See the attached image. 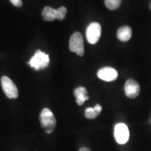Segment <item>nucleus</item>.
Instances as JSON below:
<instances>
[{"label":"nucleus","mask_w":151,"mask_h":151,"mask_svg":"<svg viewBox=\"0 0 151 151\" xmlns=\"http://www.w3.org/2000/svg\"><path fill=\"white\" fill-rule=\"evenodd\" d=\"M49 63H50V58L48 55L43 52L40 50L36 51L34 56H32V58L28 62L30 67L34 68L37 71L46 68Z\"/></svg>","instance_id":"obj_3"},{"label":"nucleus","mask_w":151,"mask_h":151,"mask_svg":"<svg viewBox=\"0 0 151 151\" xmlns=\"http://www.w3.org/2000/svg\"><path fill=\"white\" fill-rule=\"evenodd\" d=\"M105 6L109 10L114 11L118 9L121 4V0H105Z\"/></svg>","instance_id":"obj_12"},{"label":"nucleus","mask_w":151,"mask_h":151,"mask_svg":"<svg viewBox=\"0 0 151 151\" xmlns=\"http://www.w3.org/2000/svg\"><path fill=\"white\" fill-rule=\"evenodd\" d=\"M101 35V27L98 22H92L86 30L87 40L90 44H95Z\"/></svg>","instance_id":"obj_6"},{"label":"nucleus","mask_w":151,"mask_h":151,"mask_svg":"<svg viewBox=\"0 0 151 151\" xmlns=\"http://www.w3.org/2000/svg\"><path fill=\"white\" fill-rule=\"evenodd\" d=\"M76 99V103L78 106H81L84 104L87 100L89 99V96L88 95V91L86 88L84 87H79L74 90L73 92Z\"/></svg>","instance_id":"obj_10"},{"label":"nucleus","mask_w":151,"mask_h":151,"mask_svg":"<svg viewBox=\"0 0 151 151\" xmlns=\"http://www.w3.org/2000/svg\"><path fill=\"white\" fill-rule=\"evenodd\" d=\"M69 50L76 52L78 56L84 55V41L82 35L78 32H76L71 36L69 40Z\"/></svg>","instance_id":"obj_4"},{"label":"nucleus","mask_w":151,"mask_h":151,"mask_svg":"<svg viewBox=\"0 0 151 151\" xmlns=\"http://www.w3.org/2000/svg\"><path fill=\"white\" fill-rule=\"evenodd\" d=\"M140 86L134 79H129L126 81L124 85V91L127 97L134 99L140 93Z\"/></svg>","instance_id":"obj_8"},{"label":"nucleus","mask_w":151,"mask_h":151,"mask_svg":"<svg viewBox=\"0 0 151 151\" xmlns=\"http://www.w3.org/2000/svg\"><path fill=\"white\" fill-rule=\"evenodd\" d=\"M132 35V31L131 27L129 26L124 25L120 27L117 31V37L121 41H128L131 39Z\"/></svg>","instance_id":"obj_11"},{"label":"nucleus","mask_w":151,"mask_h":151,"mask_svg":"<svg viewBox=\"0 0 151 151\" xmlns=\"http://www.w3.org/2000/svg\"><path fill=\"white\" fill-rule=\"evenodd\" d=\"M150 9H151V5H150Z\"/></svg>","instance_id":"obj_17"},{"label":"nucleus","mask_w":151,"mask_h":151,"mask_svg":"<svg viewBox=\"0 0 151 151\" xmlns=\"http://www.w3.org/2000/svg\"><path fill=\"white\" fill-rule=\"evenodd\" d=\"M114 137L116 142L123 145L129 139V131L127 126L124 123H118L115 126Z\"/></svg>","instance_id":"obj_7"},{"label":"nucleus","mask_w":151,"mask_h":151,"mask_svg":"<svg viewBox=\"0 0 151 151\" xmlns=\"http://www.w3.org/2000/svg\"><path fill=\"white\" fill-rule=\"evenodd\" d=\"M39 120L41 127L46 133L50 134L54 131L56 127V119L50 109H43L41 112Z\"/></svg>","instance_id":"obj_1"},{"label":"nucleus","mask_w":151,"mask_h":151,"mask_svg":"<svg viewBox=\"0 0 151 151\" xmlns=\"http://www.w3.org/2000/svg\"><path fill=\"white\" fill-rule=\"evenodd\" d=\"M94 110H95L98 113H99V114L101 113V110H102V107H101V106L100 104H96L95 106H94Z\"/></svg>","instance_id":"obj_15"},{"label":"nucleus","mask_w":151,"mask_h":151,"mask_svg":"<svg viewBox=\"0 0 151 151\" xmlns=\"http://www.w3.org/2000/svg\"><path fill=\"white\" fill-rule=\"evenodd\" d=\"M1 83L3 91L9 99H16L18 97V90L14 83L6 76L1 78Z\"/></svg>","instance_id":"obj_5"},{"label":"nucleus","mask_w":151,"mask_h":151,"mask_svg":"<svg viewBox=\"0 0 151 151\" xmlns=\"http://www.w3.org/2000/svg\"><path fill=\"white\" fill-rule=\"evenodd\" d=\"M99 115V113L94 110V109L91 108V107L86 109V111H85V116L88 119H94L97 118Z\"/></svg>","instance_id":"obj_13"},{"label":"nucleus","mask_w":151,"mask_h":151,"mask_svg":"<svg viewBox=\"0 0 151 151\" xmlns=\"http://www.w3.org/2000/svg\"><path fill=\"white\" fill-rule=\"evenodd\" d=\"M10 1L16 7H20L22 6V0H10Z\"/></svg>","instance_id":"obj_14"},{"label":"nucleus","mask_w":151,"mask_h":151,"mask_svg":"<svg viewBox=\"0 0 151 151\" xmlns=\"http://www.w3.org/2000/svg\"><path fill=\"white\" fill-rule=\"evenodd\" d=\"M97 76L101 80L111 82L116 80L118 76V73L114 68L106 67L101 68L98 71Z\"/></svg>","instance_id":"obj_9"},{"label":"nucleus","mask_w":151,"mask_h":151,"mask_svg":"<svg viewBox=\"0 0 151 151\" xmlns=\"http://www.w3.org/2000/svg\"><path fill=\"white\" fill-rule=\"evenodd\" d=\"M79 151H90V149H88V148H86V147H83V148H81Z\"/></svg>","instance_id":"obj_16"},{"label":"nucleus","mask_w":151,"mask_h":151,"mask_svg":"<svg viewBox=\"0 0 151 151\" xmlns=\"http://www.w3.org/2000/svg\"><path fill=\"white\" fill-rule=\"evenodd\" d=\"M67 13V9L65 6H61L58 9L46 6L43 9L41 16L46 21H53L55 19L63 20L65 18Z\"/></svg>","instance_id":"obj_2"}]
</instances>
